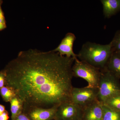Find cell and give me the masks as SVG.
Instances as JSON below:
<instances>
[{
  "label": "cell",
  "mask_w": 120,
  "mask_h": 120,
  "mask_svg": "<svg viewBox=\"0 0 120 120\" xmlns=\"http://www.w3.org/2000/svg\"><path fill=\"white\" fill-rule=\"evenodd\" d=\"M76 39L75 36L73 33H67L60 45L53 50L58 53L60 56L76 59L77 54H75L73 50V44Z\"/></svg>",
  "instance_id": "52a82bcc"
},
{
  "label": "cell",
  "mask_w": 120,
  "mask_h": 120,
  "mask_svg": "<svg viewBox=\"0 0 120 120\" xmlns=\"http://www.w3.org/2000/svg\"><path fill=\"white\" fill-rule=\"evenodd\" d=\"M15 120H30L28 116H27L26 114L22 112L20 114H19Z\"/></svg>",
  "instance_id": "ac0fdd59"
},
{
  "label": "cell",
  "mask_w": 120,
  "mask_h": 120,
  "mask_svg": "<svg viewBox=\"0 0 120 120\" xmlns=\"http://www.w3.org/2000/svg\"><path fill=\"white\" fill-rule=\"evenodd\" d=\"M57 107L48 109L36 107L23 112L30 120H54Z\"/></svg>",
  "instance_id": "ba28073f"
},
{
  "label": "cell",
  "mask_w": 120,
  "mask_h": 120,
  "mask_svg": "<svg viewBox=\"0 0 120 120\" xmlns=\"http://www.w3.org/2000/svg\"><path fill=\"white\" fill-rule=\"evenodd\" d=\"M0 23L6 24L5 19L1 8V3L0 1Z\"/></svg>",
  "instance_id": "d6986e66"
},
{
  "label": "cell",
  "mask_w": 120,
  "mask_h": 120,
  "mask_svg": "<svg viewBox=\"0 0 120 120\" xmlns=\"http://www.w3.org/2000/svg\"><path fill=\"white\" fill-rule=\"evenodd\" d=\"M98 89L86 86L73 87L71 92V101L82 109L98 101Z\"/></svg>",
  "instance_id": "5b68a950"
},
{
  "label": "cell",
  "mask_w": 120,
  "mask_h": 120,
  "mask_svg": "<svg viewBox=\"0 0 120 120\" xmlns=\"http://www.w3.org/2000/svg\"><path fill=\"white\" fill-rule=\"evenodd\" d=\"M6 24H4L0 23V30H4V28H6Z\"/></svg>",
  "instance_id": "7402d4cb"
},
{
  "label": "cell",
  "mask_w": 120,
  "mask_h": 120,
  "mask_svg": "<svg viewBox=\"0 0 120 120\" xmlns=\"http://www.w3.org/2000/svg\"><path fill=\"white\" fill-rule=\"evenodd\" d=\"M5 107L2 105L0 104V115L5 111Z\"/></svg>",
  "instance_id": "44dd1931"
},
{
  "label": "cell",
  "mask_w": 120,
  "mask_h": 120,
  "mask_svg": "<svg viewBox=\"0 0 120 120\" xmlns=\"http://www.w3.org/2000/svg\"><path fill=\"white\" fill-rule=\"evenodd\" d=\"M9 118V113L7 110L0 115V120H8Z\"/></svg>",
  "instance_id": "ffe728a7"
},
{
  "label": "cell",
  "mask_w": 120,
  "mask_h": 120,
  "mask_svg": "<svg viewBox=\"0 0 120 120\" xmlns=\"http://www.w3.org/2000/svg\"><path fill=\"white\" fill-rule=\"evenodd\" d=\"M82 109V120H102L103 105L98 100Z\"/></svg>",
  "instance_id": "9c48e42d"
},
{
  "label": "cell",
  "mask_w": 120,
  "mask_h": 120,
  "mask_svg": "<svg viewBox=\"0 0 120 120\" xmlns=\"http://www.w3.org/2000/svg\"><path fill=\"white\" fill-rule=\"evenodd\" d=\"M11 103V120H15L17 116L23 112V103L17 95L10 102Z\"/></svg>",
  "instance_id": "7c38bea8"
},
{
  "label": "cell",
  "mask_w": 120,
  "mask_h": 120,
  "mask_svg": "<svg viewBox=\"0 0 120 120\" xmlns=\"http://www.w3.org/2000/svg\"><path fill=\"white\" fill-rule=\"evenodd\" d=\"M6 83V78L4 73L3 71L0 72V89L4 86Z\"/></svg>",
  "instance_id": "e0dca14e"
},
{
  "label": "cell",
  "mask_w": 120,
  "mask_h": 120,
  "mask_svg": "<svg viewBox=\"0 0 120 120\" xmlns=\"http://www.w3.org/2000/svg\"><path fill=\"white\" fill-rule=\"evenodd\" d=\"M106 68L120 79V52L112 51Z\"/></svg>",
  "instance_id": "8fae6325"
},
{
  "label": "cell",
  "mask_w": 120,
  "mask_h": 120,
  "mask_svg": "<svg viewBox=\"0 0 120 120\" xmlns=\"http://www.w3.org/2000/svg\"><path fill=\"white\" fill-rule=\"evenodd\" d=\"M82 109L71 101L61 104L57 107L54 120H82Z\"/></svg>",
  "instance_id": "8992f818"
},
{
  "label": "cell",
  "mask_w": 120,
  "mask_h": 120,
  "mask_svg": "<svg viewBox=\"0 0 120 120\" xmlns=\"http://www.w3.org/2000/svg\"><path fill=\"white\" fill-rule=\"evenodd\" d=\"M105 18H110L120 11V0H101Z\"/></svg>",
  "instance_id": "30bf717a"
},
{
  "label": "cell",
  "mask_w": 120,
  "mask_h": 120,
  "mask_svg": "<svg viewBox=\"0 0 120 120\" xmlns=\"http://www.w3.org/2000/svg\"><path fill=\"white\" fill-rule=\"evenodd\" d=\"M112 52L110 42L106 45H101L87 41L83 44L77 54V58L102 70L105 68Z\"/></svg>",
  "instance_id": "7a4b0ae2"
},
{
  "label": "cell",
  "mask_w": 120,
  "mask_h": 120,
  "mask_svg": "<svg viewBox=\"0 0 120 120\" xmlns=\"http://www.w3.org/2000/svg\"><path fill=\"white\" fill-rule=\"evenodd\" d=\"M73 76L82 78L88 83L87 86L98 88L101 70L76 58L72 66Z\"/></svg>",
  "instance_id": "277c9868"
},
{
  "label": "cell",
  "mask_w": 120,
  "mask_h": 120,
  "mask_svg": "<svg viewBox=\"0 0 120 120\" xmlns=\"http://www.w3.org/2000/svg\"><path fill=\"white\" fill-rule=\"evenodd\" d=\"M103 105L102 120H120V112L110 109Z\"/></svg>",
  "instance_id": "4fadbf2b"
},
{
  "label": "cell",
  "mask_w": 120,
  "mask_h": 120,
  "mask_svg": "<svg viewBox=\"0 0 120 120\" xmlns=\"http://www.w3.org/2000/svg\"><path fill=\"white\" fill-rule=\"evenodd\" d=\"M119 79L105 68L101 70L98 88V99L101 103L116 95L120 94Z\"/></svg>",
  "instance_id": "3957f363"
},
{
  "label": "cell",
  "mask_w": 120,
  "mask_h": 120,
  "mask_svg": "<svg viewBox=\"0 0 120 120\" xmlns=\"http://www.w3.org/2000/svg\"><path fill=\"white\" fill-rule=\"evenodd\" d=\"M0 94L4 101L7 102H10L12 98L17 95L15 90L12 87L7 86L0 89Z\"/></svg>",
  "instance_id": "5bb4252c"
},
{
  "label": "cell",
  "mask_w": 120,
  "mask_h": 120,
  "mask_svg": "<svg viewBox=\"0 0 120 120\" xmlns=\"http://www.w3.org/2000/svg\"><path fill=\"white\" fill-rule=\"evenodd\" d=\"M102 104L110 109L120 112V94L109 98Z\"/></svg>",
  "instance_id": "9a60e30c"
},
{
  "label": "cell",
  "mask_w": 120,
  "mask_h": 120,
  "mask_svg": "<svg viewBox=\"0 0 120 120\" xmlns=\"http://www.w3.org/2000/svg\"><path fill=\"white\" fill-rule=\"evenodd\" d=\"M75 59L53 50L19 52L3 72L6 85L15 90L22 101V112L36 107H57L71 101Z\"/></svg>",
  "instance_id": "6da1fadb"
},
{
  "label": "cell",
  "mask_w": 120,
  "mask_h": 120,
  "mask_svg": "<svg viewBox=\"0 0 120 120\" xmlns=\"http://www.w3.org/2000/svg\"><path fill=\"white\" fill-rule=\"evenodd\" d=\"M110 43L112 51L120 52V30L116 31Z\"/></svg>",
  "instance_id": "2e32d148"
}]
</instances>
